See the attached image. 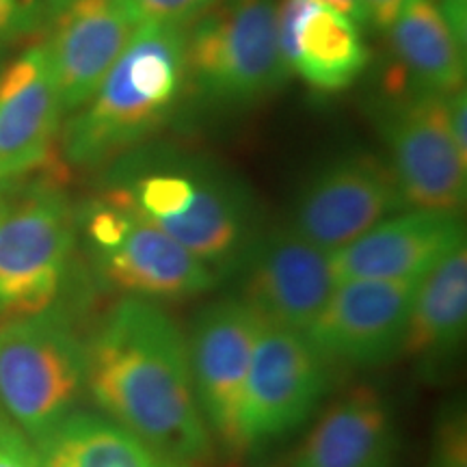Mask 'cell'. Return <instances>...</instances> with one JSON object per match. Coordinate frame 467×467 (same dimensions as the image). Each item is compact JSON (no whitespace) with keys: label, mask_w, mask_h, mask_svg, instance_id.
<instances>
[{"label":"cell","mask_w":467,"mask_h":467,"mask_svg":"<svg viewBox=\"0 0 467 467\" xmlns=\"http://www.w3.org/2000/svg\"><path fill=\"white\" fill-rule=\"evenodd\" d=\"M87 385L98 407L159 457L197 463L213 454L186 337L156 301L124 296L110 307L87 348Z\"/></svg>","instance_id":"obj_1"},{"label":"cell","mask_w":467,"mask_h":467,"mask_svg":"<svg viewBox=\"0 0 467 467\" xmlns=\"http://www.w3.org/2000/svg\"><path fill=\"white\" fill-rule=\"evenodd\" d=\"M104 191L154 223L217 277L238 273L262 234L243 178L200 151L143 143L107 165Z\"/></svg>","instance_id":"obj_2"},{"label":"cell","mask_w":467,"mask_h":467,"mask_svg":"<svg viewBox=\"0 0 467 467\" xmlns=\"http://www.w3.org/2000/svg\"><path fill=\"white\" fill-rule=\"evenodd\" d=\"M186 31L156 22L134 28L102 85L58 137L69 165L107 167L173 119L186 96Z\"/></svg>","instance_id":"obj_3"},{"label":"cell","mask_w":467,"mask_h":467,"mask_svg":"<svg viewBox=\"0 0 467 467\" xmlns=\"http://www.w3.org/2000/svg\"><path fill=\"white\" fill-rule=\"evenodd\" d=\"M288 78L275 0H221L186 31V96L197 107L251 109Z\"/></svg>","instance_id":"obj_4"},{"label":"cell","mask_w":467,"mask_h":467,"mask_svg":"<svg viewBox=\"0 0 467 467\" xmlns=\"http://www.w3.org/2000/svg\"><path fill=\"white\" fill-rule=\"evenodd\" d=\"M87 385V348L61 314L0 327V411L37 441L74 411Z\"/></svg>","instance_id":"obj_5"},{"label":"cell","mask_w":467,"mask_h":467,"mask_svg":"<svg viewBox=\"0 0 467 467\" xmlns=\"http://www.w3.org/2000/svg\"><path fill=\"white\" fill-rule=\"evenodd\" d=\"M93 265L110 285L148 301H186L213 290L217 273L104 191L80 214Z\"/></svg>","instance_id":"obj_6"},{"label":"cell","mask_w":467,"mask_h":467,"mask_svg":"<svg viewBox=\"0 0 467 467\" xmlns=\"http://www.w3.org/2000/svg\"><path fill=\"white\" fill-rule=\"evenodd\" d=\"M74 208L52 182L9 191L0 208V309L42 312L55 301L76 241Z\"/></svg>","instance_id":"obj_7"},{"label":"cell","mask_w":467,"mask_h":467,"mask_svg":"<svg viewBox=\"0 0 467 467\" xmlns=\"http://www.w3.org/2000/svg\"><path fill=\"white\" fill-rule=\"evenodd\" d=\"M375 117L407 206L459 213L467 195V159L452 141L446 96L389 89Z\"/></svg>","instance_id":"obj_8"},{"label":"cell","mask_w":467,"mask_h":467,"mask_svg":"<svg viewBox=\"0 0 467 467\" xmlns=\"http://www.w3.org/2000/svg\"><path fill=\"white\" fill-rule=\"evenodd\" d=\"M327 388L329 366L307 336L262 325L243 399V451L277 441L299 429Z\"/></svg>","instance_id":"obj_9"},{"label":"cell","mask_w":467,"mask_h":467,"mask_svg":"<svg viewBox=\"0 0 467 467\" xmlns=\"http://www.w3.org/2000/svg\"><path fill=\"white\" fill-rule=\"evenodd\" d=\"M262 325L241 296L221 299L197 314L186 340L203 422L230 452H243V399Z\"/></svg>","instance_id":"obj_10"},{"label":"cell","mask_w":467,"mask_h":467,"mask_svg":"<svg viewBox=\"0 0 467 467\" xmlns=\"http://www.w3.org/2000/svg\"><path fill=\"white\" fill-rule=\"evenodd\" d=\"M405 206L388 162L350 151L309 175L295 202L290 227L331 254Z\"/></svg>","instance_id":"obj_11"},{"label":"cell","mask_w":467,"mask_h":467,"mask_svg":"<svg viewBox=\"0 0 467 467\" xmlns=\"http://www.w3.org/2000/svg\"><path fill=\"white\" fill-rule=\"evenodd\" d=\"M420 279L337 282L307 340L327 366L377 368L402 350Z\"/></svg>","instance_id":"obj_12"},{"label":"cell","mask_w":467,"mask_h":467,"mask_svg":"<svg viewBox=\"0 0 467 467\" xmlns=\"http://www.w3.org/2000/svg\"><path fill=\"white\" fill-rule=\"evenodd\" d=\"M241 299L262 323L307 336L336 288L331 254L290 225L262 232L244 255Z\"/></svg>","instance_id":"obj_13"},{"label":"cell","mask_w":467,"mask_h":467,"mask_svg":"<svg viewBox=\"0 0 467 467\" xmlns=\"http://www.w3.org/2000/svg\"><path fill=\"white\" fill-rule=\"evenodd\" d=\"M63 113L48 48L35 44L0 72V182L48 165Z\"/></svg>","instance_id":"obj_14"},{"label":"cell","mask_w":467,"mask_h":467,"mask_svg":"<svg viewBox=\"0 0 467 467\" xmlns=\"http://www.w3.org/2000/svg\"><path fill=\"white\" fill-rule=\"evenodd\" d=\"M465 244L459 213H396L347 247L331 251L336 282L347 279H422L437 262Z\"/></svg>","instance_id":"obj_15"},{"label":"cell","mask_w":467,"mask_h":467,"mask_svg":"<svg viewBox=\"0 0 467 467\" xmlns=\"http://www.w3.org/2000/svg\"><path fill=\"white\" fill-rule=\"evenodd\" d=\"M46 42L63 110L89 100L126 50L137 25L117 0H61Z\"/></svg>","instance_id":"obj_16"},{"label":"cell","mask_w":467,"mask_h":467,"mask_svg":"<svg viewBox=\"0 0 467 467\" xmlns=\"http://www.w3.org/2000/svg\"><path fill=\"white\" fill-rule=\"evenodd\" d=\"M277 35L288 72L317 91L348 89L370 63L359 26L318 0H282Z\"/></svg>","instance_id":"obj_17"},{"label":"cell","mask_w":467,"mask_h":467,"mask_svg":"<svg viewBox=\"0 0 467 467\" xmlns=\"http://www.w3.org/2000/svg\"><path fill=\"white\" fill-rule=\"evenodd\" d=\"M400 435L377 389L358 388L334 402L296 448L290 467H396Z\"/></svg>","instance_id":"obj_18"},{"label":"cell","mask_w":467,"mask_h":467,"mask_svg":"<svg viewBox=\"0 0 467 467\" xmlns=\"http://www.w3.org/2000/svg\"><path fill=\"white\" fill-rule=\"evenodd\" d=\"M467 325V251L461 244L420 279L400 355L441 372L459 353Z\"/></svg>","instance_id":"obj_19"},{"label":"cell","mask_w":467,"mask_h":467,"mask_svg":"<svg viewBox=\"0 0 467 467\" xmlns=\"http://www.w3.org/2000/svg\"><path fill=\"white\" fill-rule=\"evenodd\" d=\"M388 31L399 61V83L389 89L448 96L465 87V50L448 28L437 0H405Z\"/></svg>","instance_id":"obj_20"},{"label":"cell","mask_w":467,"mask_h":467,"mask_svg":"<svg viewBox=\"0 0 467 467\" xmlns=\"http://www.w3.org/2000/svg\"><path fill=\"white\" fill-rule=\"evenodd\" d=\"M42 467H161V457L110 418L72 411L35 441Z\"/></svg>","instance_id":"obj_21"},{"label":"cell","mask_w":467,"mask_h":467,"mask_svg":"<svg viewBox=\"0 0 467 467\" xmlns=\"http://www.w3.org/2000/svg\"><path fill=\"white\" fill-rule=\"evenodd\" d=\"M134 25L156 22V25H192L221 0H117Z\"/></svg>","instance_id":"obj_22"},{"label":"cell","mask_w":467,"mask_h":467,"mask_svg":"<svg viewBox=\"0 0 467 467\" xmlns=\"http://www.w3.org/2000/svg\"><path fill=\"white\" fill-rule=\"evenodd\" d=\"M429 467H467L465 413L459 405L443 409L440 416Z\"/></svg>","instance_id":"obj_23"},{"label":"cell","mask_w":467,"mask_h":467,"mask_svg":"<svg viewBox=\"0 0 467 467\" xmlns=\"http://www.w3.org/2000/svg\"><path fill=\"white\" fill-rule=\"evenodd\" d=\"M44 16L46 0H0V42L35 31Z\"/></svg>","instance_id":"obj_24"},{"label":"cell","mask_w":467,"mask_h":467,"mask_svg":"<svg viewBox=\"0 0 467 467\" xmlns=\"http://www.w3.org/2000/svg\"><path fill=\"white\" fill-rule=\"evenodd\" d=\"M0 467H42L37 448L0 411Z\"/></svg>","instance_id":"obj_25"},{"label":"cell","mask_w":467,"mask_h":467,"mask_svg":"<svg viewBox=\"0 0 467 467\" xmlns=\"http://www.w3.org/2000/svg\"><path fill=\"white\" fill-rule=\"evenodd\" d=\"M446 115L448 126H451L452 141L461 151V156L467 159V96L465 87L448 93L446 96Z\"/></svg>","instance_id":"obj_26"},{"label":"cell","mask_w":467,"mask_h":467,"mask_svg":"<svg viewBox=\"0 0 467 467\" xmlns=\"http://www.w3.org/2000/svg\"><path fill=\"white\" fill-rule=\"evenodd\" d=\"M437 5H440V11L443 16V20H446L448 28H451V33L454 35V39H457L461 48L465 50V22H467V11H465V5L467 0H437Z\"/></svg>","instance_id":"obj_27"},{"label":"cell","mask_w":467,"mask_h":467,"mask_svg":"<svg viewBox=\"0 0 467 467\" xmlns=\"http://www.w3.org/2000/svg\"><path fill=\"white\" fill-rule=\"evenodd\" d=\"M402 5H405V0H366L370 26L388 31L394 25L396 16L400 14Z\"/></svg>","instance_id":"obj_28"},{"label":"cell","mask_w":467,"mask_h":467,"mask_svg":"<svg viewBox=\"0 0 467 467\" xmlns=\"http://www.w3.org/2000/svg\"><path fill=\"white\" fill-rule=\"evenodd\" d=\"M318 3H325L331 9L340 11V14L347 16L348 20H353L358 26H370L366 0H318Z\"/></svg>","instance_id":"obj_29"},{"label":"cell","mask_w":467,"mask_h":467,"mask_svg":"<svg viewBox=\"0 0 467 467\" xmlns=\"http://www.w3.org/2000/svg\"><path fill=\"white\" fill-rule=\"evenodd\" d=\"M161 467H191V463H180V461H171V459H162L161 457Z\"/></svg>","instance_id":"obj_30"},{"label":"cell","mask_w":467,"mask_h":467,"mask_svg":"<svg viewBox=\"0 0 467 467\" xmlns=\"http://www.w3.org/2000/svg\"><path fill=\"white\" fill-rule=\"evenodd\" d=\"M7 195H9V184L0 182V208H3V203H5V200H7Z\"/></svg>","instance_id":"obj_31"},{"label":"cell","mask_w":467,"mask_h":467,"mask_svg":"<svg viewBox=\"0 0 467 467\" xmlns=\"http://www.w3.org/2000/svg\"><path fill=\"white\" fill-rule=\"evenodd\" d=\"M57 3H61V0H55V5H57Z\"/></svg>","instance_id":"obj_32"}]
</instances>
